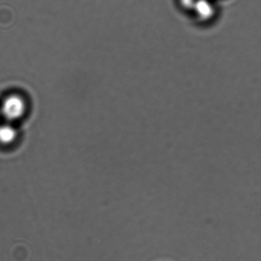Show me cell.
<instances>
[{"mask_svg": "<svg viewBox=\"0 0 261 261\" xmlns=\"http://www.w3.org/2000/svg\"><path fill=\"white\" fill-rule=\"evenodd\" d=\"M26 103L20 96L12 95L8 96L1 106V113L9 121L17 120L24 114Z\"/></svg>", "mask_w": 261, "mask_h": 261, "instance_id": "6da1fadb", "label": "cell"}, {"mask_svg": "<svg viewBox=\"0 0 261 261\" xmlns=\"http://www.w3.org/2000/svg\"><path fill=\"white\" fill-rule=\"evenodd\" d=\"M17 130L9 124L0 125V143L3 144H10L15 141Z\"/></svg>", "mask_w": 261, "mask_h": 261, "instance_id": "3957f363", "label": "cell"}, {"mask_svg": "<svg viewBox=\"0 0 261 261\" xmlns=\"http://www.w3.org/2000/svg\"><path fill=\"white\" fill-rule=\"evenodd\" d=\"M199 19L206 21L214 16L216 9L210 0H202L192 11Z\"/></svg>", "mask_w": 261, "mask_h": 261, "instance_id": "7a4b0ae2", "label": "cell"}, {"mask_svg": "<svg viewBox=\"0 0 261 261\" xmlns=\"http://www.w3.org/2000/svg\"><path fill=\"white\" fill-rule=\"evenodd\" d=\"M202 0H180L181 4L185 9L193 11V9L199 4Z\"/></svg>", "mask_w": 261, "mask_h": 261, "instance_id": "277c9868", "label": "cell"}]
</instances>
